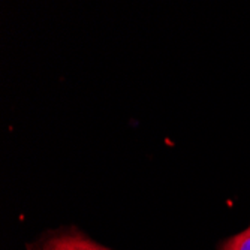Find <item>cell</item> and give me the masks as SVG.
Masks as SVG:
<instances>
[{
    "mask_svg": "<svg viewBox=\"0 0 250 250\" xmlns=\"http://www.w3.org/2000/svg\"><path fill=\"white\" fill-rule=\"evenodd\" d=\"M219 250H250V226L223 241Z\"/></svg>",
    "mask_w": 250,
    "mask_h": 250,
    "instance_id": "2",
    "label": "cell"
},
{
    "mask_svg": "<svg viewBox=\"0 0 250 250\" xmlns=\"http://www.w3.org/2000/svg\"><path fill=\"white\" fill-rule=\"evenodd\" d=\"M38 250H109L81 234L64 232L45 241Z\"/></svg>",
    "mask_w": 250,
    "mask_h": 250,
    "instance_id": "1",
    "label": "cell"
}]
</instances>
